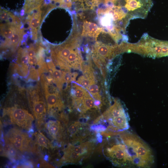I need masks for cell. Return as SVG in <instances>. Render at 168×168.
<instances>
[{"mask_svg":"<svg viewBox=\"0 0 168 168\" xmlns=\"http://www.w3.org/2000/svg\"><path fill=\"white\" fill-rule=\"evenodd\" d=\"M122 53L120 45L115 44L110 45L100 42H96L92 48L93 58L96 63L99 65L103 63L116 54Z\"/></svg>","mask_w":168,"mask_h":168,"instance_id":"9","label":"cell"},{"mask_svg":"<svg viewBox=\"0 0 168 168\" xmlns=\"http://www.w3.org/2000/svg\"><path fill=\"white\" fill-rule=\"evenodd\" d=\"M40 47V46L38 45H37L36 46L33 45L30 46L27 49V53L29 57L33 56L38 53Z\"/></svg>","mask_w":168,"mask_h":168,"instance_id":"30","label":"cell"},{"mask_svg":"<svg viewBox=\"0 0 168 168\" xmlns=\"http://www.w3.org/2000/svg\"><path fill=\"white\" fill-rule=\"evenodd\" d=\"M37 143L40 146L48 148L51 146L49 140L41 133H35Z\"/></svg>","mask_w":168,"mask_h":168,"instance_id":"25","label":"cell"},{"mask_svg":"<svg viewBox=\"0 0 168 168\" xmlns=\"http://www.w3.org/2000/svg\"><path fill=\"white\" fill-rule=\"evenodd\" d=\"M16 149L21 151L29 149L31 140L27 134L17 128L10 129L5 138Z\"/></svg>","mask_w":168,"mask_h":168,"instance_id":"10","label":"cell"},{"mask_svg":"<svg viewBox=\"0 0 168 168\" xmlns=\"http://www.w3.org/2000/svg\"><path fill=\"white\" fill-rule=\"evenodd\" d=\"M39 89L37 88L29 93V101L36 120L37 128H40L45 118L46 105Z\"/></svg>","mask_w":168,"mask_h":168,"instance_id":"7","label":"cell"},{"mask_svg":"<svg viewBox=\"0 0 168 168\" xmlns=\"http://www.w3.org/2000/svg\"><path fill=\"white\" fill-rule=\"evenodd\" d=\"M119 137L125 144L133 160L134 167L150 168L154 164L155 158L149 146L139 137L130 132H122Z\"/></svg>","mask_w":168,"mask_h":168,"instance_id":"1","label":"cell"},{"mask_svg":"<svg viewBox=\"0 0 168 168\" xmlns=\"http://www.w3.org/2000/svg\"><path fill=\"white\" fill-rule=\"evenodd\" d=\"M20 25H21V24L13 25L7 23L1 24V35L5 40L3 44V47L6 46L16 29Z\"/></svg>","mask_w":168,"mask_h":168,"instance_id":"15","label":"cell"},{"mask_svg":"<svg viewBox=\"0 0 168 168\" xmlns=\"http://www.w3.org/2000/svg\"><path fill=\"white\" fill-rule=\"evenodd\" d=\"M15 16L10 12L4 9H1L0 18L2 21L11 23L14 20Z\"/></svg>","mask_w":168,"mask_h":168,"instance_id":"26","label":"cell"},{"mask_svg":"<svg viewBox=\"0 0 168 168\" xmlns=\"http://www.w3.org/2000/svg\"><path fill=\"white\" fill-rule=\"evenodd\" d=\"M77 75L78 74L76 72L72 73L69 72H63V83H69L71 82L75 81Z\"/></svg>","mask_w":168,"mask_h":168,"instance_id":"27","label":"cell"},{"mask_svg":"<svg viewBox=\"0 0 168 168\" xmlns=\"http://www.w3.org/2000/svg\"><path fill=\"white\" fill-rule=\"evenodd\" d=\"M38 76V73L35 68H31L30 69L29 77L31 79L37 80Z\"/></svg>","mask_w":168,"mask_h":168,"instance_id":"32","label":"cell"},{"mask_svg":"<svg viewBox=\"0 0 168 168\" xmlns=\"http://www.w3.org/2000/svg\"><path fill=\"white\" fill-rule=\"evenodd\" d=\"M110 143L105 150L106 156L115 166L134 167L132 158L127 146L119 138Z\"/></svg>","mask_w":168,"mask_h":168,"instance_id":"4","label":"cell"},{"mask_svg":"<svg viewBox=\"0 0 168 168\" xmlns=\"http://www.w3.org/2000/svg\"><path fill=\"white\" fill-rule=\"evenodd\" d=\"M41 8L33 11L28 18L29 26L31 30L32 38L34 40L37 38L38 30L41 22L42 11Z\"/></svg>","mask_w":168,"mask_h":168,"instance_id":"12","label":"cell"},{"mask_svg":"<svg viewBox=\"0 0 168 168\" xmlns=\"http://www.w3.org/2000/svg\"><path fill=\"white\" fill-rule=\"evenodd\" d=\"M45 127L48 133L53 139H58L61 136L63 129L58 121L49 120L45 124Z\"/></svg>","mask_w":168,"mask_h":168,"instance_id":"14","label":"cell"},{"mask_svg":"<svg viewBox=\"0 0 168 168\" xmlns=\"http://www.w3.org/2000/svg\"><path fill=\"white\" fill-rule=\"evenodd\" d=\"M103 30L94 23L85 21L84 22L82 36H88L96 38Z\"/></svg>","mask_w":168,"mask_h":168,"instance_id":"16","label":"cell"},{"mask_svg":"<svg viewBox=\"0 0 168 168\" xmlns=\"http://www.w3.org/2000/svg\"><path fill=\"white\" fill-rule=\"evenodd\" d=\"M136 53L144 56L160 58L168 56V41L156 39L144 34L140 40L135 44Z\"/></svg>","mask_w":168,"mask_h":168,"instance_id":"3","label":"cell"},{"mask_svg":"<svg viewBox=\"0 0 168 168\" xmlns=\"http://www.w3.org/2000/svg\"><path fill=\"white\" fill-rule=\"evenodd\" d=\"M91 94L94 100H96V105L97 106L100 103L101 97L99 93L98 86L96 84L95 79L92 80L90 82L87 90Z\"/></svg>","mask_w":168,"mask_h":168,"instance_id":"23","label":"cell"},{"mask_svg":"<svg viewBox=\"0 0 168 168\" xmlns=\"http://www.w3.org/2000/svg\"><path fill=\"white\" fill-rule=\"evenodd\" d=\"M21 27L20 25L16 28L6 46L16 48L22 39L23 34V30Z\"/></svg>","mask_w":168,"mask_h":168,"instance_id":"20","label":"cell"},{"mask_svg":"<svg viewBox=\"0 0 168 168\" xmlns=\"http://www.w3.org/2000/svg\"><path fill=\"white\" fill-rule=\"evenodd\" d=\"M27 50L21 48L18 51L17 62L20 66H26L28 63Z\"/></svg>","mask_w":168,"mask_h":168,"instance_id":"24","label":"cell"},{"mask_svg":"<svg viewBox=\"0 0 168 168\" xmlns=\"http://www.w3.org/2000/svg\"><path fill=\"white\" fill-rule=\"evenodd\" d=\"M40 58V57L38 54L37 55H35L32 57H29L28 63L31 65L36 64L37 63L38 64Z\"/></svg>","mask_w":168,"mask_h":168,"instance_id":"33","label":"cell"},{"mask_svg":"<svg viewBox=\"0 0 168 168\" xmlns=\"http://www.w3.org/2000/svg\"><path fill=\"white\" fill-rule=\"evenodd\" d=\"M73 86L74 88V104L76 108L79 109L86 91L83 87L77 84H75Z\"/></svg>","mask_w":168,"mask_h":168,"instance_id":"19","label":"cell"},{"mask_svg":"<svg viewBox=\"0 0 168 168\" xmlns=\"http://www.w3.org/2000/svg\"><path fill=\"white\" fill-rule=\"evenodd\" d=\"M81 124L79 122H75L71 124L68 129L67 132L68 134L71 136L76 134Z\"/></svg>","mask_w":168,"mask_h":168,"instance_id":"28","label":"cell"},{"mask_svg":"<svg viewBox=\"0 0 168 168\" xmlns=\"http://www.w3.org/2000/svg\"><path fill=\"white\" fill-rule=\"evenodd\" d=\"M59 4L60 7L69 8L72 6V0H60Z\"/></svg>","mask_w":168,"mask_h":168,"instance_id":"31","label":"cell"},{"mask_svg":"<svg viewBox=\"0 0 168 168\" xmlns=\"http://www.w3.org/2000/svg\"><path fill=\"white\" fill-rule=\"evenodd\" d=\"M41 82L47 105L48 111L51 113L55 109L60 110L63 106V104L58 94L49 92L47 83L43 76H41Z\"/></svg>","mask_w":168,"mask_h":168,"instance_id":"11","label":"cell"},{"mask_svg":"<svg viewBox=\"0 0 168 168\" xmlns=\"http://www.w3.org/2000/svg\"><path fill=\"white\" fill-rule=\"evenodd\" d=\"M117 0H104L105 3L106 4H111L115 3Z\"/></svg>","mask_w":168,"mask_h":168,"instance_id":"34","label":"cell"},{"mask_svg":"<svg viewBox=\"0 0 168 168\" xmlns=\"http://www.w3.org/2000/svg\"><path fill=\"white\" fill-rule=\"evenodd\" d=\"M95 101L89 93L86 91L79 110L83 113L92 108H96Z\"/></svg>","mask_w":168,"mask_h":168,"instance_id":"18","label":"cell"},{"mask_svg":"<svg viewBox=\"0 0 168 168\" xmlns=\"http://www.w3.org/2000/svg\"><path fill=\"white\" fill-rule=\"evenodd\" d=\"M5 112V114L9 117L12 124L26 130L31 128L34 118L27 110L12 107L7 109Z\"/></svg>","mask_w":168,"mask_h":168,"instance_id":"8","label":"cell"},{"mask_svg":"<svg viewBox=\"0 0 168 168\" xmlns=\"http://www.w3.org/2000/svg\"><path fill=\"white\" fill-rule=\"evenodd\" d=\"M44 0H25L23 7L24 13L28 14L41 8Z\"/></svg>","mask_w":168,"mask_h":168,"instance_id":"22","label":"cell"},{"mask_svg":"<svg viewBox=\"0 0 168 168\" xmlns=\"http://www.w3.org/2000/svg\"><path fill=\"white\" fill-rule=\"evenodd\" d=\"M48 67L51 69L53 71L54 81L57 86L60 90L62 89L63 84V72L61 71L56 69L52 61L48 63Z\"/></svg>","mask_w":168,"mask_h":168,"instance_id":"21","label":"cell"},{"mask_svg":"<svg viewBox=\"0 0 168 168\" xmlns=\"http://www.w3.org/2000/svg\"><path fill=\"white\" fill-rule=\"evenodd\" d=\"M121 6L130 19L144 18L152 5V0H123Z\"/></svg>","mask_w":168,"mask_h":168,"instance_id":"6","label":"cell"},{"mask_svg":"<svg viewBox=\"0 0 168 168\" xmlns=\"http://www.w3.org/2000/svg\"><path fill=\"white\" fill-rule=\"evenodd\" d=\"M83 60L79 50L76 48L73 50L68 57L67 64L70 69V68L75 69H82Z\"/></svg>","mask_w":168,"mask_h":168,"instance_id":"13","label":"cell"},{"mask_svg":"<svg viewBox=\"0 0 168 168\" xmlns=\"http://www.w3.org/2000/svg\"><path fill=\"white\" fill-rule=\"evenodd\" d=\"M15 66L16 72L20 76L25 77L28 74L29 70L27 65L19 66L16 64Z\"/></svg>","mask_w":168,"mask_h":168,"instance_id":"29","label":"cell"},{"mask_svg":"<svg viewBox=\"0 0 168 168\" xmlns=\"http://www.w3.org/2000/svg\"><path fill=\"white\" fill-rule=\"evenodd\" d=\"M107 126L105 134H118L129 128V117L124 108L118 100L105 112L100 117Z\"/></svg>","mask_w":168,"mask_h":168,"instance_id":"2","label":"cell"},{"mask_svg":"<svg viewBox=\"0 0 168 168\" xmlns=\"http://www.w3.org/2000/svg\"><path fill=\"white\" fill-rule=\"evenodd\" d=\"M50 1H52L54 2V3H58L59 2L60 0H50Z\"/></svg>","mask_w":168,"mask_h":168,"instance_id":"35","label":"cell"},{"mask_svg":"<svg viewBox=\"0 0 168 168\" xmlns=\"http://www.w3.org/2000/svg\"><path fill=\"white\" fill-rule=\"evenodd\" d=\"M76 39H69L63 44L52 48V58L56 65L61 69L69 70L67 64V60L72 51L79 45Z\"/></svg>","mask_w":168,"mask_h":168,"instance_id":"5","label":"cell"},{"mask_svg":"<svg viewBox=\"0 0 168 168\" xmlns=\"http://www.w3.org/2000/svg\"><path fill=\"white\" fill-rule=\"evenodd\" d=\"M84 157L83 155L74 151L68 145L64 150L62 160L66 163H76L81 161Z\"/></svg>","mask_w":168,"mask_h":168,"instance_id":"17","label":"cell"}]
</instances>
